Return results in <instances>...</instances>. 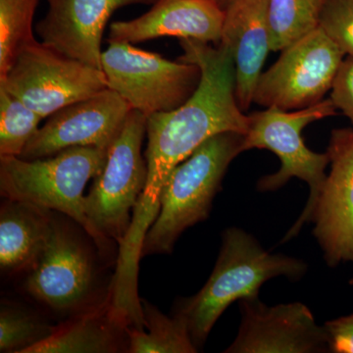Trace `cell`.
Here are the masks:
<instances>
[{
	"label": "cell",
	"instance_id": "6da1fadb",
	"mask_svg": "<svg viewBox=\"0 0 353 353\" xmlns=\"http://www.w3.org/2000/svg\"><path fill=\"white\" fill-rule=\"evenodd\" d=\"M180 44L183 54L179 60L199 65L201 80L180 108L152 114L146 120L148 178L129 233L119 245L116 267L125 280L138 278L143 239L157 219L162 190L173 169L211 137L224 132L245 134L248 130V115L236 99L231 50L224 43L211 46L194 39H180Z\"/></svg>",
	"mask_w": 353,
	"mask_h": 353
},
{
	"label": "cell",
	"instance_id": "7a4b0ae2",
	"mask_svg": "<svg viewBox=\"0 0 353 353\" xmlns=\"http://www.w3.org/2000/svg\"><path fill=\"white\" fill-rule=\"evenodd\" d=\"M307 264L284 254H272L245 230L231 227L223 231L222 245L212 274L196 294L176 303L174 314L187 323L197 350L203 347L220 316L232 303L259 296L267 281L303 278Z\"/></svg>",
	"mask_w": 353,
	"mask_h": 353
},
{
	"label": "cell",
	"instance_id": "3957f363",
	"mask_svg": "<svg viewBox=\"0 0 353 353\" xmlns=\"http://www.w3.org/2000/svg\"><path fill=\"white\" fill-rule=\"evenodd\" d=\"M243 137L220 132L176 165L162 190L157 219L143 239L141 259L170 254L185 230L208 219L230 164L243 153Z\"/></svg>",
	"mask_w": 353,
	"mask_h": 353
},
{
	"label": "cell",
	"instance_id": "277c9868",
	"mask_svg": "<svg viewBox=\"0 0 353 353\" xmlns=\"http://www.w3.org/2000/svg\"><path fill=\"white\" fill-rule=\"evenodd\" d=\"M106 154L103 148L76 146L34 160L0 157V194L61 213L83 229L99 252L108 255L110 245L95 231L83 204L85 185L101 170Z\"/></svg>",
	"mask_w": 353,
	"mask_h": 353
},
{
	"label": "cell",
	"instance_id": "5b68a950",
	"mask_svg": "<svg viewBox=\"0 0 353 353\" xmlns=\"http://www.w3.org/2000/svg\"><path fill=\"white\" fill-rule=\"evenodd\" d=\"M336 106L331 99L299 110H283L275 106L248 115V130L243 137V152L257 148L275 153L281 161L276 173L262 176L257 183L261 192H276L290 179L297 178L309 185V197L303 213L285 234L283 243L292 240L311 221L318 197L326 181L330 164L328 153L309 150L304 143L303 130L316 121L334 116Z\"/></svg>",
	"mask_w": 353,
	"mask_h": 353
},
{
	"label": "cell",
	"instance_id": "8992f818",
	"mask_svg": "<svg viewBox=\"0 0 353 353\" xmlns=\"http://www.w3.org/2000/svg\"><path fill=\"white\" fill-rule=\"evenodd\" d=\"M145 114L132 110L108 150L105 162L85 196L88 220L102 240L121 245L131 228L132 214L145 190L148 167L141 152L146 134Z\"/></svg>",
	"mask_w": 353,
	"mask_h": 353
},
{
	"label": "cell",
	"instance_id": "52a82bcc",
	"mask_svg": "<svg viewBox=\"0 0 353 353\" xmlns=\"http://www.w3.org/2000/svg\"><path fill=\"white\" fill-rule=\"evenodd\" d=\"M101 70L108 88L146 117L180 108L201 80L199 65L170 61L123 41H109L102 51Z\"/></svg>",
	"mask_w": 353,
	"mask_h": 353
},
{
	"label": "cell",
	"instance_id": "ba28073f",
	"mask_svg": "<svg viewBox=\"0 0 353 353\" xmlns=\"http://www.w3.org/2000/svg\"><path fill=\"white\" fill-rule=\"evenodd\" d=\"M0 88L46 119L74 102L99 94L108 83L102 70L34 39L0 78Z\"/></svg>",
	"mask_w": 353,
	"mask_h": 353
},
{
	"label": "cell",
	"instance_id": "9c48e42d",
	"mask_svg": "<svg viewBox=\"0 0 353 353\" xmlns=\"http://www.w3.org/2000/svg\"><path fill=\"white\" fill-rule=\"evenodd\" d=\"M57 213L50 241L37 263L26 274L23 288L44 308L69 318L108 296L99 299L95 294L97 270L92 252Z\"/></svg>",
	"mask_w": 353,
	"mask_h": 353
},
{
	"label": "cell",
	"instance_id": "30bf717a",
	"mask_svg": "<svg viewBox=\"0 0 353 353\" xmlns=\"http://www.w3.org/2000/svg\"><path fill=\"white\" fill-rule=\"evenodd\" d=\"M345 58L341 48L317 28L282 50L277 61L262 72L253 102L287 111L314 105L331 92Z\"/></svg>",
	"mask_w": 353,
	"mask_h": 353
},
{
	"label": "cell",
	"instance_id": "8fae6325",
	"mask_svg": "<svg viewBox=\"0 0 353 353\" xmlns=\"http://www.w3.org/2000/svg\"><path fill=\"white\" fill-rule=\"evenodd\" d=\"M241 324L225 353H330L325 326L301 303L268 306L259 296L239 301Z\"/></svg>",
	"mask_w": 353,
	"mask_h": 353
},
{
	"label": "cell",
	"instance_id": "7c38bea8",
	"mask_svg": "<svg viewBox=\"0 0 353 353\" xmlns=\"http://www.w3.org/2000/svg\"><path fill=\"white\" fill-rule=\"evenodd\" d=\"M132 110L117 92L105 88L50 115L19 157L27 160L50 157L76 146L108 150Z\"/></svg>",
	"mask_w": 353,
	"mask_h": 353
},
{
	"label": "cell",
	"instance_id": "4fadbf2b",
	"mask_svg": "<svg viewBox=\"0 0 353 353\" xmlns=\"http://www.w3.org/2000/svg\"><path fill=\"white\" fill-rule=\"evenodd\" d=\"M326 152L331 170L311 221L325 261L336 267L353 263V128L333 130Z\"/></svg>",
	"mask_w": 353,
	"mask_h": 353
},
{
	"label": "cell",
	"instance_id": "5bb4252c",
	"mask_svg": "<svg viewBox=\"0 0 353 353\" xmlns=\"http://www.w3.org/2000/svg\"><path fill=\"white\" fill-rule=\"evenodd\" d=\"M157 0H48L37 24L41 43L88 66L101 70V41L109 18L132 4L153 6Z\"/></svg>",
	"mask_w": 353,
	"mask_h": 353
},
{
	"label": "cell",
	"instance_id": "9a60e30c",
	"mask_svg": "<svg viewBox=\"0 0 353 353\" xmlns=\"http://www.w3.org/2000/svg\"><path fill=\"white\" fill-rule=\"evenodd\" d=\"M224 17L219 0H157L143 15L112 23L108 41L136 43L175 37L218 46Z\"/></svg>",
	"mask_w": 353,
	"mask_h": 353
},
{
	"label": "cell",
	"instance_id": "2e32d148",
	"mask_svg": "<svg viewBox=\"0 0 353 353\" xmlns=\"http://www.w3.org/2000/svg\"><path fill=\"white\" fill-rule=\"evenodd\" d=\"M222 41L233 53L236 99L243 111L253 102L255 87L271 51L269 0H227Z\"/></svg>",
	"mask_w": 353,
	"mask_h": 353
},
{
	"label": "cell",
	"instance_id": "e0dca14e",
	"mask_svg": "<svg viewBox=\"0 0 353 353\" xmlns=\"http://www.w3.org/2000/svg\"><path fill=\"white\" fill-rule=\"evenodd\" d=\"M129 323L108 296L57 325L53 334L26 353L128 352Z\"/></svg>",
	"mask_w": 353,
	"mask_h": 353
},
{
	"label": "cell",
	"instance_id": "ac0fdd59",
	"mask_svg": "<svg viewBox=\"0 0 353 353\" xmlns=\"http://www.w3.org/2000/svg\"><path fill=\"white\" fill-rule=\"evenodd\" d=\"M55 211L4 199L0 208V270L4 275L28 273L38 261L52 233Z\"/></svg>",
	"mask_w": 353,
	"mask_h": 353
},
{
	"label": "cell",
	"instance_id": "d6986e66",
	"mask_svg": "<svg viewBox=\"0 0 353 353\" xmlns=\"http://www.w3.org/2000/svg\"><path fill=\"white\" fill-rule=\"evenodd\" d=\"M143 330L128 327V352L196 353L187 323L180 316L163 314L150 301L141 299Z\"/></svg>",
	"mask_w": 353,
	"mask_h": 353
},
{
	"label": "cell",
	"instance_id": "ffe728a7",
	"mask_svg": "<svg viewBox=\"0 0 353 353\" xmlns=\"http://www.w3.org/2000/svg\"><path fill=\"white\" fill-rule=\"evenodd\" d=\"M325 1L269 0L271 50H284L319 28Z\"/></svg>",
	"mask_w": 353,
	"mask_h": 353
},
{
	"label": "cell",
	"instance_id": "44dd1931",
	"mask_svg": "<svg viewBox=\"0 0 353 353\" xmlns=\"http://www.w3.org/2000/svg\"><path fill=\"white\" fill-rule=\"evenodd\" d=\"M55 328L34 311L12 301H2L0 352L26 353L50 336Z\"/></svg>",
	"mask_w": 353,
	"mask_h": 353
},
{
	"label": "cell",
	"instance_id": "7402d4cb",
	"mask_svg": "<svg viewBox=\"0 0 353 353\" xmlns=\"http://www.w3.org/2000/svg\"><path fill=\"white\" fill-rule=\"evenodd\" d=\"M39 0H0V78L16 57L34 41L32 21Z\"/></svg>",
	"mask_w": 353,
	"mask_h": 353
},
{
	"label": "cell",
	"instance_id": "603a6c76",
	"mask_svg": "<svg viewBox=\"0 0 353 353\" xmlns=\"http://www.w3.org/2000/svg\"><path fill=\"white\" fill-rule=\"evenodd\" d=\"M43 118L0 88V157H18Z\"/></svg>",
	"mask_w": 353,
	"mask_h": 353
},
{
	"label": "cell",
	"instance_id": "cb8c5ba5",
	"mask_svg": "<svg viewBox=\"0 0 353 353\" xmlns=\"http://www.w3.org/2000/svg\"><path fill=\"white\" fill-rule=\"evenodd\" d=\"M319 27L345 57H353V0H326Z\"/></svg>",
	"mask_w": 353,
	"mask_h": 353
},
{
	"label": "cell",
	"instance_id": "d4e9b609",
	"mask_svg": "<svg viewBox=\"0 0 353 353\" xmlns=\"http://www.w3.org/2000/svg\"><path fill=\"white\" fill-rule=\"evenodd\" d=\"M331 101L353 126V57H345L331 90Z\"/></svg>",
	"mask_w": 353,
	"mask_h": 353
},
{
	"label": "cell",
	"instance_id": "484cf974",
	"mask_svg": "<svg viewBox=\"0 0 353 353\" xmlns=\"http://www.w3.org/2000/svg\"><path fill=\"white\" fill-rule=\"evenodd\" d=\"M324 326L332 353H353V313L330 320Z\"/></svg>",
	"mask_w": 353,
	"mask_h": 353
},
{
	"label": "cell",
	"instance_id": "4316f807",
	"mask_svg": "<svg viewBox=\"0 0 353 353\" xmlns=\"http://www.w3.org/2000/svg\"><path fill=\"white\" fill-rule=\"evenodd\" d=\"M350 284L353 285V277L350 280Z\"/></svg>",
	"mask_w": 353,
	"mask_h": 353
},
{
	"label": "cell",
	"instance_id": "83f0119b",
	"mask_svg": "<svg viewBox=\"0 0 353 353\" xmlns=\"http://www.w3.org/2000/svg\"><path fill=\"white\" fill-rule=\"evenodd\" d=\"M221 2H222V3H224V2H226L227 0H220Z\"/></svg>",
	"mask_w": 353,
	"mask_h": 353
}]
</instances>
